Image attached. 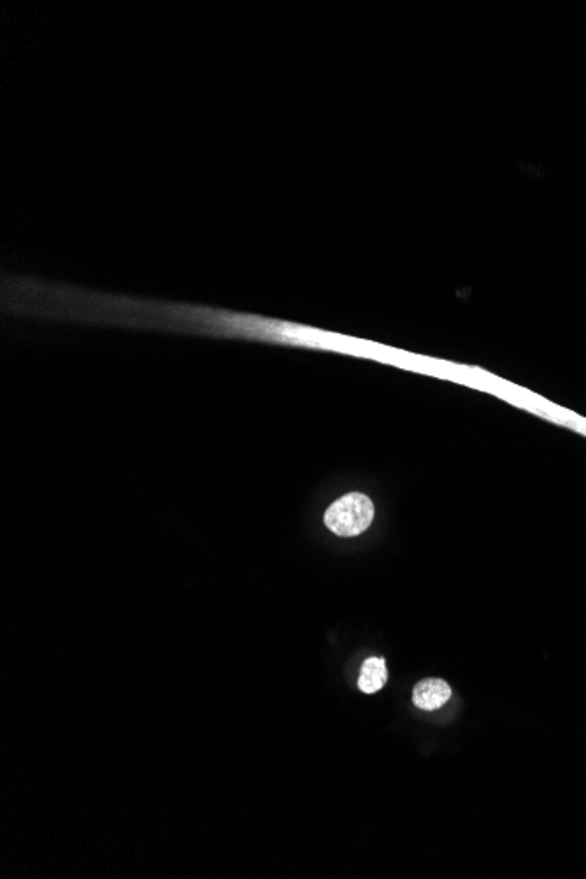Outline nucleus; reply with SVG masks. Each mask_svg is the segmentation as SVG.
I'll list each match as a JSON object with an SVG mask.
<instances>
[{
	"label": "nucleus",
	"mask_w": 586,
	"mask_h": 879,
	"mask_svg": "<svg viewBox=\"0 0 586 879\" xmlns=\"http://www.w3.org/2000/svg\"><path fill=\"white\" fill-rule=\"evenodd\" d=\"M325 525L341 537L361 535L374 520V504L363 493H348L325 511Z\"/></svg>",
	"instance_id": "f257e3e1"
},
{
	"label": "nucleus",
	"mask_w": 586,
	"mask_h": 879,
	"mask_svg": "<svg viewBox=\"0 0 586 879\" xmlns=\"http://www.w3.org/2000/svg\"><path fill=\"white\" fill-rule=\"evenodd\" d=\"M450 699V685L437 678L423 679L412 690V704L423 711H436Z\"/></svg>",
	"instance_id": "f03ea898"
},
{
	"label": "nucleus",
	"mask_w": 586,
	"mask_h": 879,
	"mask_svg": "<svg viewBox=\"0 0 586 879\" xmlns=\"http://www.w3.org/2000/svg\"><path fill=\"white\" fill-rule=\"evenodd\" d=\"M388 681V670L385 659H367L363 661L359 678V688L363 694L379 692Z\"/></svg>",
	"instance_id": "7ed1b4c3"
}]
</instances>
